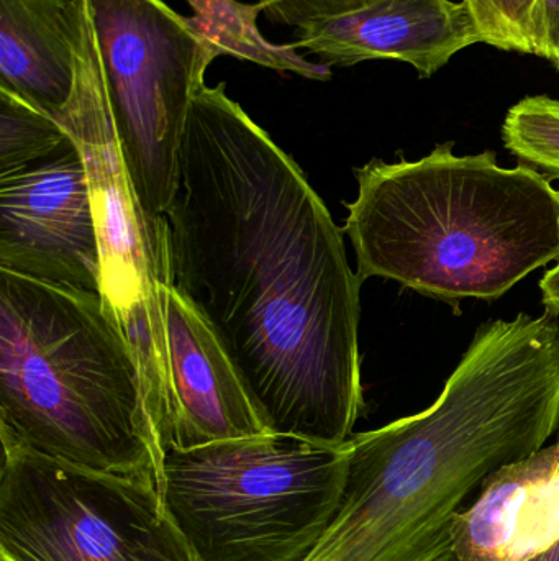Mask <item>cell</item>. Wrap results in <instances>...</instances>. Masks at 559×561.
I'll return each instance as SVG.
<instances>
[{
	"mask_svg": "<svg viewBox=\"0 0 559 561\" xmlns=\"http://www.w3.org/2000/svg\"><path fill=\"white\" fill-rule=\"evenodd\" d=\"M363 2L366 0H258L268 20L278 25H291L295 28L311 16L341 12Z\"/></svg>",
	"mask_w": 559,
	"mask_h": 561,
	"instance_id": "cell-18",
	"label": "cell"
},
{
	"mask_svg": "<svg viewBox=\"0 0 559 561\" xmlns=\"http://www.w3.org/2000/svg\"><path fill=\"white\" fill-rule=\"evenodd\" d=\"M0 440V561H200L153 481Z\"/></svg>",
	"mask_w": 559,
	"mask_h": 561,
	"instance_id": "cell-7",
	"label": "cell"
},
{
	"mask_svg": "<svg viewBox=\"0 0 559 561\" xmlns=\"http://www.w3.org/2000/svg\"><path fill=\"white\" fill-rule=\"evenodd\" d=\"M558 431V323H482L429 409L353 434L340 506L301 561H455L463 504Z\"/></svg>",
	"mask_w": 559,
	"mask_h": 561,
	"instance_id": "cell-2",
	"label": "cell"
},
{
	"mask_svg": "<svg viewBox=\"0 0 559 561\" xmlns=\"http://www.w3.org/2000/svg\"><path fill=\"white\" fill-rule=\"evenodd\" d=\"M0 270L53 286L102 293L91 187L75 145L51 160L0 178Z\"/></svg>",
	"mask_w": 559,
	"mask_h": 561,
	"instance_id": "cell-9",
	"label": "cell"
},
{
	"mask_svg": "<svg viewBox=\"0 0 559 561\" xmlns=\"http://www.w3.org/2000/svg\"><path fill=\"white\" fill-rule=\"evenodd\" d=\"M173 286L272 434L341 447L364 411L361 286L304 171L226 94L194 95L164 214Z\"/></svg>",
	"mask_w": 559,
	"mask_h": 561,
	"instance_id": "cell-1",
	"label": "cell"
},
{
	"mask_svg": "<svg viewBox=\"0 0 559 561\" xmlns=\"http://www.w3.org/2000/svg\"><path fill=\"white\" fill-rule=\"evenodd\" d=\"M357 168L343 232L360 279L396 280L443 302H492L559 262V191L534 168L499 167L494 151Z\"/></svg>",
	"mask_w": 559,
	"mask_h": 561,
	"instance_id": "cell-3",
	"label": "cell"
},
{
	"mask_svg": "<svg viewBox=\"0 0 559 561\" xmlns=\"http://www.w3.org/2000/svg\"><path fill=\"white\" fill-rule=\"evenodd\" d=\"M504 147L525 167L559 181V99L528 95L509 108Z\"/></svg>",
	"mask_w": 559,
	"mask_h": 561,
	"instance_id": "cell-16",
	"label": "cell"
},
{
	"mask_svg": "<svg viewBox=\"0 0 559 561\" xmlns=\"http://www.w3.org/2000/svg\"><path fill=\"white\" fill-rule=\"evenodd\" d=\"M471 10L481 43L502 51L532 55L531 10L535 0H463Z\"/></svg>",
	"mask_w": 559,
	"mask_h": 561,
	"instance_id": "cell-17",
	"label": "cell"
},
{
	"mask_svg": "<svg viewBox=\"0 0 559 561\" xmlns=\"http://www.w3.org/2000/svg\"><path fill=\"white\" fill-rule=\"evenodd\" d=\"M476 43L481 35L463 0H366L311 16L298 26L291 45L330 68L397 59L414 66L420 78H430Z\"/></svg>",
	"mask_w": 559,
	"mask_h": 561,
	"instance_id": "cell-10",
	"label": "cell"
},
{
	"mask_svg": "<svg viewBox=\"0 0 559 561\" xmlns=\"http://www.w3.org/2000/svg\"><path fill=\"white\" fill-rule=\"evenodd\" d=\"M348 442L268 434L171 448L164 504L200 561H301L340 506Z\"/></svg>",
	"mask_w": 559,
	"mask_h": 561,
	"instance_id": "cell-5",
	"label": "cell"
},
{
	"mask_svg": "<svg viewBox=\"0 0 559 561\" xmlns=\"http://www.w3.org/2000/svg\"><path fill=\"white\" fill-rule=\"evenodd\" d=\"M193 16L187 23L194 32L212 46L217 56H235L255 65L292 72L312 81H328L330 66L312 62L299 55L292 45H275L261 35L258 15L265 12L261 3H242L236 0H186Z\"/></svg>",
	"mask_w": 559,
	"mask_h": 561,
	"instance_id": "cell-14",
	"label": "cell"
},
{
	"mask_svg": "<svg viewBox=\"0 0 559 561\" xmlns=\"http://www.w3.org/2000/svg\"><path fill=\"white\" fill-rule=\"evenodd\" d=\"M532 55L559 66V0H535L531 10Z\"/></svg>",
	"mask_w": 559,
	"mask_h": 561,
	"instance_id": "cell-19",
	"label": "cell"
},
{
	"mask_svg": "<svg viewBox=\"0 0 559 561\" xmlns=\"http://www.w3.org/2000/svg\"><path fill=\"white\" fill-rule=\"evenodd\" d=\"M75 39V0H0V89L58 117L74 91Z\"/></svg>",
	"mask_w": 559,
	"mask_h": 561,
	"instance_id": "cell-13",
	"label": "cell"
},
{
	"mask_svg": "<svg viewBox=\"0 0 559 561\" xmlns=\"http://www.w3.org/2000/svg\"><path fill=\"white\" fill-rule=\"evenodd\" d=\"M557 69H558V71H559V66H558V68H557Z\"/></svg>",
	"mask_w": 559,
	"mask_h": 561,
	"instance_id": "cell-22",
	"label": "cell"
},
{
	"mask_svg": "<svg viewBox=\"0 0 559 561\" xmlns=\"http://www.w3.org/2000/svg\"><path fill=\"white\" fill-rule=\"evenodd\" d=\"M163 309L173 388L164 454L272 434L216 330L171 280Z\"/></svg>",
	"mask_w": 559,
	"mask_h": 561,
	"instance_id": "cell-11",
	"label": "cell"
},
{
	"mask_svg": "<svg viewBox=\"0 0 559 561\" xmlns=\"http://www.w3.org/2000/svg\"><path fill=\"white\" fill-rule=\"evenodd\" d=\"M75 2L74 91L56 121L88 171L101 250V296L137 356L148 414L164 450L173 415L163 309V287L171 280L166 224L144 213L131 184L112 121L89 2Z\"/></svg>",
	"mask_w": 559,
	"mask_h": 561,
	"instance_id": "cell-6",
	"label": "cell"
},
{
	"mask_svg": "<svg viewBox=\"0 0 559 561\" xmlns=\"http://www.w3.org/2000/svg\"><path fill=\"white\" fill-rule=\"evenodd\" d=\"M72 145L55 117L0 89V178L51 160Z\"/></svg>",
	"mask_w": 559,
	"mask_h": 561,
	"instance_id": "cell-15",
	"label": "cell"
},
{
	"mask_svg": "<svg viewBox=\"0 0 559 561\" xmlns=\"http://www.w3.org/2000/svg\"><path fill=\"white\" fill-rule=\"evenodd\" d=\"M559 542L558 440L486 478L453 526L455 561H534Z\"/></svg>",
	"mask_w": 559,
	"mask_h": 561,
	"instance_id": "cell-12",
	"label": "cell"
},
{
	"mask_svg": "<svg viewBox=\"0 0 559 561\" xmlns=\"http://www.w3.org/2000/svg\"><path fill=\"white\" fill-rule=\"evenodd\" d=\"M534 561H559V542L554 547V549L550 550V552L538 557V559Z\"/></svg>",
	"mask_w": 559,
	"mask_h": 561,
	"instance_id": "cell-21",
	"label": "cell"
},
{
	"mask_svg": "<svg viewBox=\"0 0 559 561\" xmlns=\"http://www.w3.org/2000/svg\"><path fill=\"white\" fill-rule=\"evenodd\" d=\"M0 435L161 490L140 366L101 294L0 270Z\"/></svg>",
	"mask_w": 559,
	"mask_h": 561,
	"instance_id": "cell-4",
	"label": "cell"
},
{
	"mask_svg": "<svg viewBox=\"0 0 559 561\" xmlns=\"http://www.w3.org/2000/svg\"><path fill=\"white\" fill-rule=\"evenodd\" d=\"M125 167L144 213L164 220L194 95L219 56L164 0H88Z\"/></svg>",
	"mask_w": 559,
	"mask_h": 561,
	"instance_id": "cell-8",
	"label": "cell"
},
{
	"mask_svg": "<svg viewBox=\"0 0 559 561\" xmlns=\"http://www.w3.org/2000/svg\"><path fill=\"white\" fill-rule=\"evenodd\" d=\"M541 302L548 312L559 316V262L540 280Z\"/></svg>",
	"mask_w": 559,
	"mask_h": 561,
	"instance_id": "cell-20",
	"label": "cell"
}]
</instances>
